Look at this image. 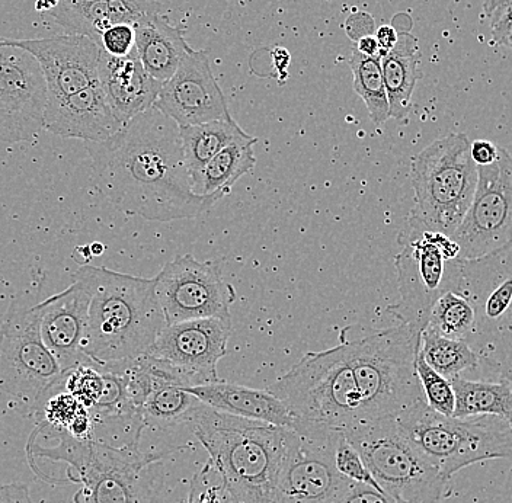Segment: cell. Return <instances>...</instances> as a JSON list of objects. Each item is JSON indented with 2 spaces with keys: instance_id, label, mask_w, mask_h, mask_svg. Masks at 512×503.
Instances as JSON below:
<instances>
[{
  "instance_id": "cell-3",
  "label": "cell",
  "mask_w": 512,
  "mask_h": 503,
  "mask_svg": "<svg viewBox=\"0 0 512 503\" xmlns=\"http://www.w3.org/2000/svg\"><path fill=\"white\" fill-rule=\"evenodd\" d=\"M232 503H274L287 428L201 405L190 424Z\"/></svg>"
},
{
  "instance_id": "cell-27",
  "label": "cell",
  "mask_w": 512,
  "mask_h": 503,
  "mask_svg": "<svg viewBox=\"0 0 512 503\" xmlns=\"http://www.w3.org/2000/svg\"><path fill=\"white\" fill-rule=\"evenodd\" d=\"M418 40L409 32H399L396 47L386 56L380 57L390 118L406 120L412 110V96L416 83L422 78L419 70Z\"/></svg>"
},
{
  "instance_id": "cell-2",
  "label": "cell",
  "mask_w": 512,
  "mask_h": 503,
  "mask_svg": "<svg viewBox=\"0 0 512 503\" xmlns=\"http://www.w3.org/2000/svg\"><path fill=\"white\" fill-rule=\"evenodd\" d=\"M76 277L91 291L82 351L98 364L134 360L147 354L165 328L155 278L82 265Z\"/></svg>"
},
{
  "instance_id": "cell-35",
  "label": "cell",
  "mask_w": 512,
  "mask_h": 503,
  "mask_svg": "<svg viewBox=\"0 0 512 503\" xmlns=\"http://www.w3.org/2000/svg\"><path fill=\"white\" fill-rule=\"evenodd\" d=\"M415 370L419 383H421L425 403L441 415L453 416L456 396H454L451 381L431 368L422 357L421 352L416 355Z\"/></svg>"
},
{
  "instance_id": "cell-1",
  "label": "cell",
  "mask_w": 512,
  "mask_h": 503,
  "mask_svg": "<svg viewBox=\"0 0 512 503\" xmlns=\"http://www.w3.org/2000/svg\"><path fill=\"white\" fill-rule=\"evenodd\" d=\"M96 191L127 216L195 219L226 194L203 197L192 181L179 126L158 108L131 118L102 143H86Z\"/></svg>"
},
{
  "instance_id": "cell-17",
  "label": "cell",
  "mask_w": 512,
  "mask_h": 503,
  "mask_svg": "<svg viewBox=\"0 0 512 503\" xmlns=\"http://www.w3.org/2000/svg\"><path fill=\"white\" fill-rule=\"evenodd\" d=\"M232 332V319L216 317L166 325L147 354L176 368L188 387L213 383Z\"/></svg>"
},
{
  "instance_id": "cell-28",
  "label": "cell",
  "mask_w": 512,
  "mask_h": 503,
  "mask_svg": "<svg viewBox=\"0 0 512 503\" xmlns=\"http://www.w3.org/2000/svg\"><path fill=\"white\" fill-rule=\"evenodd\" d=\"M256 143L258 139L251 136L230 144L219 155L214 156L200 172L191 176L195 194L203 197L213 194L229 195L233 185L255 168Z\"/></svg>"
},
{
  "instance_id": "cell-7",
  "label": "cell",
  "mask_w": 512,
  "mask_h": 503,
  "mask_svg": "<svg viewBox=\"0 0 512 503\" xmlns=\"http://www.w3.org/2000/svg\"><path fill=\"white\" fill-rule=\"evenodd\" d=\"M395 421L406 440L447 480L479 461L512 458L511 425L496 416L454 418L422 400Z\"/></svg>"
},
{
  "instance_id": "cell-26",
  "label": "cell",
  "mask_w": 512,
  "mask_h": 503,
  "mask_svg": "<svg viewBox=\"0 0 512 503\" xmlns=\"http://www.w3.org/2000/svg\"><path fill=\"white\" fill-rule=\"evenodd\" d=\"M184 32L172 27L162 15L136 25V53L150 78L168 82L190 53Z\"/></svg>"
},
{
  "instance_id": "cell-31",
  "label": "cell",
  "mask_w": 512,
  "mask_h": 503,
  "mask_svg": "<svg viewBox=\"0 0 512 503\" xmlns=\"http://www.w3.org/2000/svg\"><path fill=\"white\" fill-rule=\"evenodd\" d=\"M424 331L472 344L476 332V312L472 303L459 291H447L432 307Z\"/></svg>"
},
{
  "instance_id": "cell-13",
  "label": "cell",
  "mask_w": 512,
  "mask_h": 503,
  "mask_svg": "<svg viewBox=\"0 0 512 503\" xmlns=\"http://www.w3.org/2000/svg\"><path fill=\"white\" fill-rule=\"evenodd\" d=\"M342 432L288 429L274 503H332L351 485L335 467V444Z\"/></svg>"
},
{
  "instance_id": "cell-41",
  "label": "cell",
  "mask_w": 512,
  "mask_h": 503,
  "mask_svg": "<svg viewBox=\"0 0 512 503\" xmlns=\"http://www.w3.org/2000/svg\"><path fill=\"white\" fill-rule=\"evenodd\" d=\"M499 146L488 140H475L470 144V156L476 166H489L498 158Z\"/></svg>"
},
{
  "instance_id": "cell-39",
  "label": "cell",
  "mask_w": 512,
  "mask_h": 503,
  "mask_svg": "<svg viewBox=\"0 0 512 503\" xmlns=\"http://www.w3.org/2000/svg\"><path fill=\"white\" fill-rule=\"evenodd\" d=\"M99 48L110 56H128L136 48V27L130 24L112 25L102 32Z\"/></svg>"
},
{
  "instance_id": "cell-29",
  "label": "cell",
  "mask_w": 512,
  "mask_h": 503,
  "mask_svg": "<svg viewBox=\"0 0 512 503\" xmlns=\"http://www.w3.org/2000/svg\"><path fill=\"white\" fill-rule=\"evenodd\" d=\"M454 418L472 416H496L504 419L512 428V381L501 378L498 381L467 380L462 376L453 378Z\"/></svg>"
},
{
  "instance_id": "cell-9",
  "label": "cell",
  "mask_w": 512,
  "mask_h": 503,
  "mask_svg": "<svg viewBox=\"0 0 512 503\" xmlns=\"http://www.w3.org/2000/svg\"><path fill=\"white\" fill-rule=\"evenodd\" d=\"M466 134H448L412 160L415 207L409 217L427 229L453 236L478 185V166L470 156Z\"/></svg>"
},
{
  "instance_id": "cell-36",
  "label": "cell",
  "mask_w": 512,
  "mask_h": 503,
  "mask_svg": "<svg viewBox=\"0 0 512 503\" xmlns=\"http://www.w3.org/2000/svg\"><path fill=\"white\" fill-rule=\"evenodd\" d=\"M334 458L336 470L345 479L358 483V485H367L370 488L384 492L380 488L379 483H377V480L374 479L373 474L368 470L357 448L348 441L344 434L339 435L338 440H336Z\"/></svg>"
},
{
  "instance_id": "cell-5",
  "label": "cell",
  "mask_w": 512,
  "mask_h": 503,
  "mask_svg": "<svg viewBox=\"0 0 512 503\" xmlns=\"http://www.w3.org/2000/svg\"><path fill=\"white\" fill-rule=\"evenodd\" d=\"M421 335L405 323L387 329L352 323L339 331L367 424L395 418L425 400L415 370Z\"/></svg>"
},
{
  "instance_id": "cell-34",
  "label": "cell",
  "mask_w": 512,
  "mask_h": 503,
  "mask_svg": "<svg viewBox=\"0 0 512 503\" xmlns=\"http://www.w3.org/2000/svg\"><path fill=\"white\" fill-rule=\"evenodd\" d=\"M63 387L80 405L92 409L104 392V376L98 362L88 360L72 370L64 371Z\"/></svg>"
},
{
  "instance_id": "cell-23",
  "label": "cell",
  "mask_w": 512,
  "mask_h": 503,
  "mask_svg": "<svg viewBox=\"0 0 512 503\" xmlns=\"http://www.w3.org/2000/svg\"><path fill=\"white\" fill-rule=\"evenodd\" d=\"M98 82L121 123L150 110L158 99L162 83L150 78L137 57L136 48L126 57L101 51Z\"/></svg>"
},
{
  "instance_id": "cell-45",
  "label": "cell",
  "mask_w": 512,
  "mask_h": 503,
  "mask_svg": "<svg viewBox=\"0 0 512 503\" xmlns=\"http://www.w3.org/2000/svg\"><path fill=\"white\" fill-rule=\"evenodd\" d=\"M60 0H37V5H35V9L38 12H51L57 5H59Z\"/></svg>"
},
{
  "instance_id": "cell-40",
  "label": "cell",
  "mask_w": 512,
  "mask_h": 503,
  "mask_svg": "<svg viewBox=\"0 0 512 503\" xmlns=\"http://www.w3.org/2000/svg\"><path fill=\"white\" fill-rule=\"evenodd\" d=\"M332 503H399L387 493L367 485L351 483Z\"/></svg>"
},
{
  "instance_id": "cell-44",
  "label": "cell",
  "mask_w": 512,
  "mask_h": 503,
  "mask_svg": "<svg viewBox=\"0 0 512 503\" xmlns=\"http://www.w3.org/2000/svg\"><path fill=\"white\" fill-rule=\"evenodd\" d=\"M357 51L367 57H380L379 43L373 34L364 35L357 41Z\"/></svg>"
},
{
  "instance_id": "cell-38",
  "label": "cell",
  "mask_w": 512,
  "mask_h": 503,
  "mask_svg": "<svg viewBox=\"0 0 512 503\" xmlns=\"http://www.w3.org/2000/svg\"><path fill=\"white\" fill-rule=\"evenodd\" d=\"M213 467L207 463L200 472L192 477L190 492H188V503H232L222 483L211 482L210 476Z\"/></svg>"
},
{
  "instance_id": "cell-46",
  "label": "cell",
  "mask_w": 512,
  "mask_h": 503,
  "mask_svg": "<svg viewBox=\"0 0 512 503\" xmlns=\"http://www.w3.org/2000/svg\"><path fill=\"white\" fill-rule=\"evenodd\" d=\"M102 252H104V246H102L101 243H94V245L91 246L92 256L102 255Z\"/></svg>"
},
{
  "instance_id": "cell-10",
  "label": "cell",
  "mask_w": 512,
  "mask_h": 503,
  "mask_svg": "<svg viewBox=\"0 0 512 503\" xmlns=\"http://www.w3.org/2000/svg\"><path fill=\"white\" fill-rule=\"evenodd\" d=\"M46 275L9 304L0 326V393L37 408L63 376L62 367L44 345L40 332L41 294Z\"/></svg>"
},
{
  "instance_id": "cell-42",
  "label": "cell",
  "mask_w": 512,
  "mask_h": 503,
  "mask_svg": "<svg viewBox=\"0 0 512 503\" xmlns=\"http://www.w3.org/2000/svg\"><path fill=\"white\" fill-rule=\"evenodd\" d=\"M0 503H34L32 502L30 489L22 483H9L0 485Z\"/></svg>"
},
{
  "instance_id": "cell-22",
  "label": "cell",
  "mask_w": 512,
  "mask_h": 503,
  "mask_svg": "<svg viewBox=\"0 0 512 503\" xmlns=\"http://www.w3.org/2000/svg\"><path fill=\"white\" fill-rule=\"evenodd\" d=\"M162 12L158 0H60L48 14L67 34L85 35L99 46L102 32L112 25L136 27Z\"/></svg>"
},
{
  "instance_id": "cell-33",
  "label": "cell",
  "mask_w": 512,
  "mask_h": 503,
  "mask_svg": "<svg viewBox=\"0 0 512 503\" xmlns=\"http://www.w3.org/2000/svg\"><path fill=\"white\" fill-rule=\"evenodd\" d=\"M350 67L354 76V91L366 104L373 124L382 126L389 120L390 111L380 57H367L355 50Z\"/></svg>"
},
{
  "instance_id": "cell-6",
  "label": "cell",
  "mask_w": 512,
  "mask_h": 503,
  "mask_svg": "<svg viewBox=\"0 0 512 503\" xmlns=\"http://www.w3.org/2000/svg\"><path fill=\"white\" fill-rule=\"evenodd\" d=\"M296 419L294 431L307 428L347 432L367 424L363 399L344 346L309 352L268 387Z\"/></svg>"
},
{
  "instance_id": "cell-20",
  "label": "cell",
  "mask_w": 512,
  "mask_h": 503,
  "mask_svg": "<svg viewBox=\"0 0 512 503\" xmlns=\"http://www.w3.org/2000/svg\"><path fill=\"white\" fill-rule=\"evenodd\" d=\"M89 303L91 291L88 284L75 275V283L70 287L38 304L41 338L59 361L63 373L91 360L82 351Z\"/></svg>"
},
{
  "instance_id": "cell-15",
  "label": "cell",
  "mask_w": 512,
  "mask_h": 503,
  "mask_svg": "<svg viewBox=\"0 0 512 503\" xmlns=\"http://www.w3.org/2000/svg\"><path fill=\"white\" fill-rule=\"evenodd\" d=\"M462 259H475L512 243V156L499 147L498 158L478 166V185L454 235Z\"/></svg>"
},
{
  "instance_id": "cell-4",
  "label": "cell",
  "mask_w": 512,
  "mask_h": 503,
  "mask_svg": "<svg viewBox=\"0 0 512 503\" xmlns=\"http://www.w3.org/2000/svg\"><path fill=\"white\" fill-rule=\"evenodd\" d=\"M40 431L60 438L59 447L35 444V456L64 461L80 483L75 503H159L163 489V460L169 453L140 450V442L115 447L92 438L78 441L66 431L38 424ZM70 473V472H69Z\"/></svg>"
},
{
  "instance_id": "cell-18",
  "label": "cell",
  "mask_w": 512,
  "mask_h": 503,
  "mask_svg": "<svg viewBox=\"0 0 512 503\" xmlns=\"http://www.w3.org/2000/svg\"><path fill=\"white\" fill-rule=\"evenodd\" d=\"M153 107L168 115L179 127L232 118L206 51L192 48L175 75L163 83Z\"/></svg>"
},
{
  "instance_id": "cell-21",
  "label": "cell",
  "mask_w": 512,
  "mask_h": 503,
  "mask_svg": "<svg viewBox=\"0 0 512 503\" xmlns=\"http://www.w3.org/2000/svg\"><path fill=\"white\" fill-rule=\"evenodd\" d=\"M124 124L112 111L99 82L76 94L48 101L44 128L63 139L102 143Z\"/></svg>"
},
{
  "instance_id": "cell-16",
  "label": "cell",
  "mask_w": 512,
  "mask_h": 503,
  "mask_svg": "<svg viewBox=\"0 0 512 503\" xmlns=\"http://www.w3.org/2000/svg\"><path fill=\"white\" fill-rule=\"evenodd\" d=\"M46 78L31 53L0 38V142H31L44 128Z\"/></svg>"
},
{
  "instance_id": "cell-30",
  "label": "cell",
  "mask_w": 512,
  "mask_h": 503,
  "mask_svg": "<svg viewBox=\"0 0 512 503\" xmlns=\"http://www.w3.org/2000/svg\"><path fill=\"white\" fill-rule=\"evenodd\" d=\"M179 134L185 165L191 176L200 172L214 156L219 155L230 144L251 137L233 118L210 121L198 126L179 127Z\"/></svg>"
},
{
  "instance_id": "cell-19",
  "label": "cell",
  "mask_w": 512,
  "mask_h": 503,
  "mask_svg": "<svg viewBox=\"0 0 512 503\" xmlns=\"http://www.w3.org/2000/svg\"><path fill=\"white\" fill-rule=\"evenodd\" d=\"M8 40V38H6ZM40 63L48 101L66 98L98 82L101 48L85 35L64 34L38 40H8Z\"/></svg>"
},
{
  "instance_id": "cell-24",
  "label": "cell",
  "mask_w": 512,
  "mask_h": 503,
  "mask_svg": "<svg viewBox=\"0 0 512 503\" xmlns=\"http://www.w3.org/2000/svg\"><path fill=\"white\" fill-rule=\"evenodd\" d=\"M185 389L204 405L219 412L280 426L291 431L296 429L297 422L290 410L268 390L251 389V387L239 386L224 380L185 387Z\"/></svg>"
},
{
  "instance_id": "cell-25",
  "label": "cell",
  "mask_w": 512,
  "mask_h": 503,
  "mask_svg": "<svg viewBox=\"0 0 512 503\" xmlns=\"http://www.w3.org/2000/svg\"><path fill=\"white\" fill-rule=\"evenodd\" d=\"M147 355L153 389L140 409L144 429L166 431L169 428L190 425L203 402L176 383L174 374L165 362Z\"/></svg>"
},
{
  "instance_id": "cell-14",
  "label": "cell",
  "mask_w": 512,
  "mask_h": 503,
  "mask_svg": "<svg viewBox=\"0 0 512 503\" xmlns=\"http://www.w3.org/2000/svg\"><path fill=\"white\" fill-rule=\"evenodd\" d=\"M156 297L166 325L197 319H232L238 293L223 277L217 262L176 256L155 278Z\"/></svg>"
},
{
  "instance_id": "cell-43",
  "label": "cell",
  "mask_w": 512,
  "mask_h": 503,
  "mask_svg": "<svg viewBox=\"0 0 512 503\" xmlns=\"http://www.w3.org/2000/svg\"><path fill=\"white\" fill-rule=\"evenodd\" d=\"M377 43H379L380 57L389 54L393 48L396 47L399 40V32L392 27V25H382V27L376 30Z\"/></svg>"
},
{
  "instance_id": "cell-11",
  "label": "cell",
  "mask_w": 512,
  "mask_h": 503,
  "mask_svg": "<svg viewBox=\"0 0 512 503\" xmlns=\"http://www.w3.org/2000/svg\"><path fill=\"white\" fill-rule=\"evenodd\" d=\"M357 448L384 493L399 503H438L447 479L399 431L395 418L344 434Z\"/></svg>"
},
{
  "instance_id": "cell-37",
  "label": "cell",
  "mask_w": 512,
  "mask_h": 503,
  "mask_svg": "<svg viewBox=\"0 0 512 503\" xmlns=\"http://www.w3.org/2000/svg\"><path fill=\"white\" fill-rule=\"evenodd\" d=\"M483 14L488 18L492 40L512 50V0H483Z\"/></svg>"
},
{
  "instance_id": "cell-8",
  "label": "cell",
  "mask_w": 512,
  "mask_h": 503,
  "mask_svg": "<svg viewBox=\"0 0 512 503\" xmlns=\"http://www.w3.org/2000/svg\"><path fill=\"white\" fill-rule=\"evenodd\" d=\"M402 246L395 258L400 300L387 313L422 333L437 300L457 290L462 256L453 237L427 229L408 217L398 237Z\"/></svg>"
},
{
  "instance_id": "cell-32",
  "label": "cell",
  "mask_w": 512,
  "mask_h": 503,
  "mask_svg": "<svg viewBox=\"0 0 512 503\" xmlns=\"http://www.w3.org/2000/svg\"><path fill=\"white\" fill-rule=\"evenodd\" d=\"M419 352L427 364L447 380L478 370L482 364L478 352L466 341H454L428 331L422 332Z\"/></svg>"
},
{
  "instance_id": "cell-12",
  "label": "cell",
  "mask_w": 512,
  "mask_h": 503,
  "mask_svg": "<svg viewBox=\"0 0 512 503\" xmlns=\"http://www.w3.org/2000/svg\"><path fill=\"white\" fill-rule=\"evenodd\" d=\"M476 312L472 346L486 364L512 338V243L475 259H463L457 290Z\"/></svg>"
}]
</instances>
